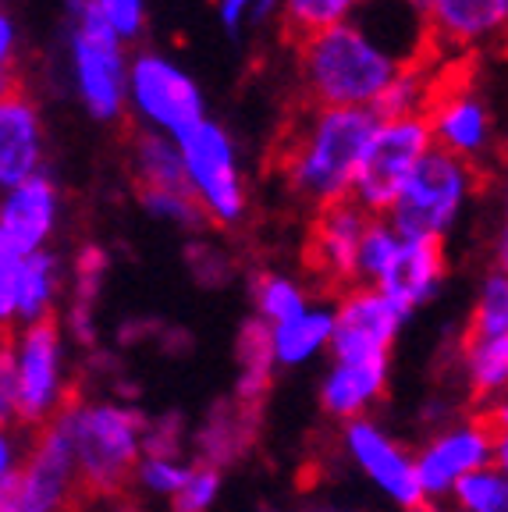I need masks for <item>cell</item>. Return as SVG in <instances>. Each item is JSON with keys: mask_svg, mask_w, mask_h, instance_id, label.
<instances>
[{"mask_svg": "<svg viewBox=\"0 0 508 512\" xmlns=\"http://www.w3.org/2000/svg\"><path fill=\"white\" fill-rule=\"evenodd\" d=\"M111 512H139V509H135V505H114Z\"/></svg>", "mask_w": 508, "mask_h": 512, "instance_id": "cell-41", "label": "cell"}, {"mask_svg": "<svg viewBox=\"0 0 508 512\" xmlns=\"http://www.w3.org/2000/svg\"><path fill=\"white\" fill-rule=\"evenodd\" d=\"M473 182H477V164L434 146L413 171L388 221L402 239H445L466 207Z\"/></svg>", "mask_w": 508, "mask_h": 512, "instance_id": "cell-6", "label": "cell"}, {"mask_svg": "<svg viewBox=\"0 0 508 512\" xmlns=\"http://www.w3.org/2000/svg\"><path fill=\"white\" fill-rule=\"evenodd\" d=\"M359 8H363V0H285L281 32L292 47H299L334 25H345Z\"/></svg>", "mask_w": 508, "mask_h": 512, "instance_id": "cell-26", "label": "cell"}, {"mask_svg": "<svg viewBox=\"0 0 508 512\" xmlns=\"http://www.w3.org/2000/svg\"><path fill=\"white\" fill-rule=\"evenodd\" d=\"M43 164V121L29 89L4 79L0 96V185L4 192L40 175Z\"/></svg>", "mask_w": 508, "mask_h": 512, "instance_id": "cell-17", "label": "cell"}, {"mask_svg": "<svg viewBox=\"0 0 508 512\" xmlns=\"http://www.w3.org/2000/svg\"><path fill=\"white\" fill-rule=\"evenodd\" d=\"M132 175H135V182H139V192H146V189H189L182 146H178L171 136L150 132V128H143L132 143Z\"/></svg>", "mask_w": 508, "mask_h": 512, "instance_id": "cell-22", "label": "cell"}, {"mask_svg": "<svg viewBox=\"0 0 508 512\" xmlns=\"http://www.w3.org/2000/svg\"><path fill=\"white\" fill-rule=\"evenodd\" d=\"M448 274V256L441 239H405L402 253L391 264V271L384 274L381 288L384 296L409 317L416 306L430 303L437 296V288Z\"/></svg>", "mask_w": 508, "mask_h": 512, "instance_id": "cell-20", "label": "cell"}, {"mask_svg": "<svg viewBox=\"0 0 508 512\" xmlns=\"http://www.w3.org/2000/svg\"><path fill=\"white\" fill-rule=\"evenodd\" d=\"M64 4H68V11H72V18L86 15V11L93 8V0H64Z\"/></svg>", "mask_w": 508, "mask_h": 512, "instance_id": "cell-40", "label": "cell"}, {"mask_svg": "<svg viewBox=\"0 0 508 512\" xmlns=\"http://www.w3.org/2000/svg\"><path fill=\"white\" fill-rule=\"evenodd\" d=\"M384 388H388V363H377V367L334 363L320 384V406L331 420L352 424V420H363L366 409L384 395Z\"/></svg>", "mask_w": 508, "mask_h": 512, "instance_id": "cell-21", "label": "cell"}, {"mask_svg": "<svg viewBox=\"0 0 508 512\" xmlns=\"http://www.w3.org/2000/svg\"><path fill=\"white\" fill-rule=\"evenodd\" d=\"M217 495H221V470L203 463L192 470L189 484L171 498V505H175L171 512H210V505L217 502Z\"/></svg>", "mask_w": 508, "mask_h": 512, "instance_id": "cell-35", "label": "cell"}, {"mask_svg": "<svg viewBox=\"0 0 508 512\" xmlns=\"http://www.w3.org/2000/svg\"><path fill=\"white\" fill-rule=\"evenodd\" d=\"M57 214H61V196L43 171L4 192V203H0V264H18V260L43 253L57 228Z\"/></svg>", "mask_w": 508, "mask_h": 512, "instance_id": "cell-15", "label": "cell"}, {"mask_svg": "<svg viewBox=\"0 0 508 512\" xmlns=\"http://www.w3.org/2000/svg\"><path fill=\"white\" fill-rule=\"evenodd\" d=\"M249 296H253L256 317L267 320L270 328H278L285 320L310 310V296H306L288 274H278V271L256 274L253 285H249Z\"/></svg>", "mask_w": 508, "mask_h": 512, "instance_id": "cell-28", "label": "cell"}, {"mask_svg": "<svg viewBox=\"0 0 508 512\" xmlns=\"http://www.w3.org/2000/svg\"><path fill=\"white\" fill-rule=\"evenodd\" d=\"M334 338V306H310L299 317L274 328V356L281 367H299L317 352L331 349Z\"/></svg>", "mask_w": 508, "mask_h": 512, "instance_id": "cell-23", "label": "cell"}, {"mask_svg": "<svg viewBox=\"0 0 508 512\" xmlns=\"http://www.w3.org/2000/svg\"><path fill=\"white\" fill-rule=\"evenodd\" d=\"M128 111L143 121V128L171 136L178 143L192 128L207 121V104L196 79L157 50H139L132 57V82H128Z\"/></svg>", "mask_w": 508, "mask_h": 512, "instance_id": "cell-7", "label": "cell"}, {"mask_svg": "<svg viewBox=\"0 0 508 512\" xmlns=\"http://www.w3.org/2000/svg\"><path fill=\"white\" fill-rule=\"evenodd\" d=\"M430 25L434 47L477 50L508 32V0H413Z\"/></svg>", "mask_w": 508, "mask_h": 512, "instance_id": "cell-18", "label": "cell"}, {"mask_svg": "<svg viewBox=\"0 0 508 512\" xmlns=\"http://www.w3.org/2000/svg\"><path fill=\"white\" fill-rule=\"evenodd\" d=\"M192 470H196V466L182 463L178 456H143V463H139V470H135V484L146 488L150 495L175 498L178 491L189 484Z\"/></svg>", "mask_w": 508, "mask_h": 512, "instance_id": "cell-34", "label": "cell"}, {"mask_svg": "<svg viewBox=\"0 0 508 512\" xmlns=\"http://www.w3.org/2000/svg\"><path fill=\"white\" fill-rule=\"evenodd\" d=\"M434 146L437 143L427 118H381V128L370 139V150L356 175L352 200L374 217H388L413 171Z\"/></svg>", "mask_w": 508, "mask_h": 512, "instance_id": "cell-8", "label": "cell"}, {"mask_svg": "<svg viewBox=\"0 0 508 512\" xmlns=\"http://www.w3.org/2000/svg\"><path fill=\"white\" fill-rule=\"evenodd\" d=\"M345 452L352 456V463L374 480V488L384 498L398 505L402 512H416L423 505H430L427 491L420 484V466L416 459L405 452V445H398L391 434H384L381 427L363 416L345 424Z\"/></svg>", "mask_w": 508, "mask_h": 512, "instance_id": "cell-12", "label": "cell"}, {"mask_svg": "<svg viewBox=\"0 0 508 512\" xmlns=\"http://www.w3.org/2000/svg\"><path fill=\"white\" fill-rule=\"evenodd\" d=\"M178 146H182L189 189L203 214L210 217V224L235 228L246 217L249 196L239 168V150H235L228 128L207 118L203 125L192 128L189 136L178 139Z\"/></svg>", "mask_w": 508, "mask_h": 512, "instance_id": "cell-9", "label": "cell"}, {"mask_svg": "<svg viewBox=\"0 0 508 512\" xmlns=\"http://www.w3.org/2000/svg\"><path fill=\"white\" fill-rule=\"evenodd\" d=\"M501 335H508V274L491 271L484 278V285H480L473 313H469L462 345L487 342V338H501Z\"/></svg>", "mask_w": 508, "mask_h": 512, "instance_id": "cell-29", "label": "cell"}, {"mask_svg": "<svg viewBox=\"0 0 508 512\" xmlns=\"http://www.w3.org/2000/svg\"><path fill=\"white\" fill-rule=\"evenodd\" d=\"M494 445H498V438H494V431L480 413L473 420H466V424L445 427L441 434H434L416 456L420 484L430 502L452 495L459 488V480L469 477V473L494 466Z\"/></svg>", "mask_w": 508, "mask_h": 512, "instance_id": "cell-13", "label": "cell"}, {"mask_svg": "<svg viewBox=\"0 0 508 512\" xmlns=\"http://www.w3.org/2000/svg\"><path fill=\"white\" fill-rule=\"evenodd\" d=\"M327 512H334V509H327Z\"/></svg>", "mask_w": 508, "mask_h": 512, "instance_id": "cell-44", "label": "cell"}, {"mask_svg": "<svg viewBox=\"0 0 508 512\" xmlns=\"http://www.w3.org/2000/svg\"><path fill=\"white\" fill-rule=\"evenodd\" d=\"M139 200L157 221L175 224V228H203L210 221L189 189H146L139 192Z\"/></svg>", "mask_w": 508, "mask_h": 512, "instance_id": "cell-32", "label": "cell"}, {"mask_svg": "<svg viewBox=\"0 0 508 512\" xmlns=\"http://www.w3.org/2000/svg\"><path fill=\"white\" fill-rule=\"evenodd\" d=\"M68 64H72L75 93L89 118L104 125L125 118L132 61L125 54V40L96 8L75 18L72 36H68Z\"/></svg>", "mask_w": 508, "mask_h": 512, "instance_id": "cell-5", "label": "cell"}, {"mask_svg": "<svg viewBox=\"0 0 508 512\" xmlns=\"http://www.w3.org/2000/svg\"><path fill=\"white\" fill-rule=\"evenodd\" d=\"M416 512H441V509H437V505L430 502V505H423V509H416Z\"/></svg>", "mask_w": 508, "mask_h": 512, "instance_id": "cell-42", "label": "cell"}, {"mask_svg": "<svg viewBox=\"0 0 508 512\" xmlns=\"http://www.w3.org/2000/svg\"><path fill=\"white\" fill-rule=\"evenodd\" d=\"M402 235L395 232V224L388 217H374L370 228L363 235V246H359V278L356 285H381L384 274L391 271V264L402 253Z\"/></svg>", "mask_w": 508, "mask_h": 512, "instance_id": "cell-30", "label": "cell"}, {"mask_svg": "<svg viewBox=\"0 0 508 512\" xmlns=\"http://www.w3.org/2000/svg\"><path fill=\"white\" fill-rule=\"evenodd\" d=\"M462 374L480 409L508 399V335L462 345Z\"/></svg>", "mask_w": 508, "mask_h": 512, "instance_id": "cell-24", "label": "cell"}, {"mask_svg": "<svg viewBox=\"0 0 508 512\" xmlns=\"http://www.w3.org/2000/svg\"><path fill=\"white\" fill-rule=\"evenodd\" d=\"M214 8L231 40H242L246 32L267 25L274 15H278V22H281L285 0H214Z\"/></svg>", "mask_w": 508, "mask_h": 512, "instance_id": "cell-33", "label": "cell"}, {"mask_svg": "<svg viewBox=\"0 0 508 512\" xmlns=\"http://www.w3.org/2000/svg\"><path fill=\"white\" fill-rule=\"evenodd\" d=\"M93 8L111 22L121 40H139L146 25V0H93Z\"/></svg>", "mask_w": 508, "mask_h": 512, "instance_id": "cell-36", "label": "cell"}, {"mask_svg": "<svg viewBox=\"0 0 508 512\" xmlns=\"http://www.w3.org/2000/svg\"><path fill=\"white\" fill-rule=\"evenodd\" d=\"M430 132L441 150L477 164L491 150V107L473 82L437 79L427 107Z\"/></svg>", "mask_w": 508, "mask_h": 512, "instance_id": "cell-14", "label": "cell"}, {"mask_svg": "<svg viewBox=\"0 0 508 512\" xmlns=\"http://www.w3.org/2000/svg\"><path fill=\"white\" fill-rule=\"evenodd\" d=\"M452 498L462 512H508V473L501 466H484L462 477Z\"/></svg>", "mask_w": 508, "mask_h": 512, "instance_id": "cell-31", "label": "cell"}, {"mask_svg": "<svg viewBox=\"0 0 508 512\" xmlns=\"http://www.w3.org/2000/svg\"><path fill=\"white\" fill-rule=\"evenodd\" d=\"M11 61H15V22H11V15L4 11V15H0V64H4V75H8Z\"/></svg>", "mask_w": 508, "mask_h": 512, "instance_id": "cell-37", "label": "cell"}, {"mask_svg": "<svg viewBox=\"0 0 508 512\" xmlns=\"http://www.w3.org/2000/svg\"><path fill=\"white\" fill-rule=\"evenodd\" d=\"M107 274V253L100 246H86L75 256V292H72V310H68V328L72 338L82 345H93L96 324H93V306L100 296V281Z\"/></svg>", "mask_w": 508, "mask_h": 512, "instance_id": "cell-27", "label": "cell"}, {"mask_svg": "<svg viewBox=\"0 0 508 512\" xmlns=\"http://www.w3.org/2000/svg\"><path fill=\"white\" fill-rule=\"evenodd\" d=\"M381 128L374 107H313L299 111L278 139V171L292 196L327 207L352 200L356 175Z\"/></svg>", "mask_w": 508, "mask_h": 512, "instance_id": "cell-1", "label": "cell"}, {"mask_svg": "<svg viewBox=\"0 0 508 512\" xmlns=\"http://www.w3.org/2000/svg\"><path fill=\"white\" fill-rule=\"evenodd\" d=\"M57 424L72 438L82 491L93 498L118 495L146 456L143 416L118 402L72 399Z\"/></svg>", "mask_w": 508, "mask_h": 512, "instance_id": "cell-4", "label": "cell"}, {"mask_svg": "<svg viewBox=\"0 0 508 512\" xmlns=\"http://www.w3.org/2000/svg\"><path fill=\"white\" fill-rule=\"evenodd\" d=\"M405 313L374 285L345 288L334 306L331 356L345 367H377L388 363L391 345L405 324Z\"/></svg>", "mask_w": 508, "mask_h": 512, "instance_id": "cell-11", "label": "cell"}, {"mask_svg": "<svg viewBox=\"0 0 508 512\" xmlns=\"http://www.w3.org/2000/svg\"><path fill=\"white\" fill-rule=\"evenodd\" d=\"M239 399L246 406L267 395L270 381H274V367H278V356H274V328L267 320L253 317L242 324L239 335Z\"/></svg>", "mask_w": 508, "mask_h": 512, "instance_id": "cell-25", "label": "cell"}, {"mask_svg": "<svg viewBox=\"0 0 508 512\" xmlns=\"http://www.w3.org/2000/svg\"><path fill=\"white\" fill-rule=\"evenodd\" d=\"M299 82L313 107H374L384 100L405 64L356 15L295 47Z\"/></svg>", "mask_w": 508, "mask_h": 512, "instance_id": "cell-2", "label": "cell"}, {"mask_svg": "<svg viewBox=\"0 0 508 512\" xmlns=\"http://www.w3.org/2000/svg\"><path fill=\"white\" fill-rule=\"evenodd\" d=\"M494 260H498V271L508 274V185H505V221H501L498 249H494Z\"/></svg>", "mask_w": 508, "mask_h": 512, "instance_id": "cell-38", "label": "cell"}, {"mask_svg": "<svg viewBox=\"0 0 508 512\" xmlns=\"http://www.w3.org/2000/svg\"><path fill=\"white\" fill-rule=\"evenodd\" d=\"M61 292V260L57 253H43L18 260V264H0V317L4 324H40L50 320Z\"/></svg>", "mask_w": 508, "mask_h": 512, "instance_id": "cell-19", "label": "cell"}, {"mask_svg": "<svg viewBox=\"0 0 508 512\" xmlns=\"http://www.w3.org/2000/svg\"><path fill=\"white\" fill-rule=\"evenodd\" d=\"M79 491L72 438L54 420L36 434L22 470L0 477V512H68Z\"/></svg>", "mask_w": 508, "mask_h": 512, "instance_id": "cell-10", "label": "cell"}, {"mask_svg": "<svg viewBox=\"0 0 508 512\" xmlns=\"http://www.w3.org/2000/svg\"><path fill=\"white\" fill-rule=\"evenodd\" d=\"M374 214L363 210L356 200L327 203L313 214L310 242H306V260L327 281H338L345 288H356L359 278V246L370 228Z\"/></svg>", "mask_w": 508, "mask_h": 512, "instance_id": "cell-16", "label": "cell"}, {"mask_svg": "<svg viewBox=\"0 0 508 512\" xmlns=\"http://www.w3.org/2000/svg\"><path fill=\"white\" fill-rule=\"evenodd\" d=\"M64 335L54 317L4 338L0 349V420L43 431L68 406Z\"/></svg>", "mask_w": 508, "mask_h": 512, "instance_id": "cell-3", "label": "cell"}, {"mask_svg": "<svg viewBox=\"0 0 508 512\" xmlns=\"http://www.w3.org/2000/svg\"><path fill=\"white\" fill-rule=\"evenodd\" d=\"M494 466H501L508 473V434H501L498 445H494Z\"/></svg>", "mask_w": 508, "mask_h": 512, "instance_id": "cell-39", "label": "cell"}, {"mask_svg": "<svg viewBox=\"0 0 508 512\" xmlns=\"http://www.w3.org/2000/svg\"><path fill=\"white\" fill-rule=\"evenodd\" d=\"M263 512H270V509H263Z\"/></svg>", "mask_w": 508, "mask_h": 512, "instance_id": "cell-43", "label": "cell"}]
</instances>
